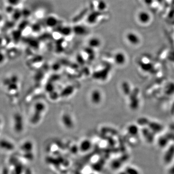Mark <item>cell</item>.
<instances>
[{"mask_svg":"<svg viewBox=\"0 0 174 174\" xmlns=\"http://www.w3.org/2000/svg\"><path fill=\"white\" fill-rule=\"evenodd\" d=\"M1 119H0V125H1Z\"/></svg>","mask_w":174,"mask_h":174,"instance_id":"cell-12","label":"cell"},{"mask_svg":"<svg viewBox=\"0 0 174 174\" xmlns=\"http://www.w3.org/2000/svg\"><path fill=\"white\" fill-rule=\"evenodd\" d=\"M101 13L98 11L92 12L91 13L88 17L87 18V21L90 24H94L96 22L98 18V17L100 16Z\"/></svg>","mask_w":174,"mask_h":174,"instance_id":"cell-5","label":"cell"},{"mask_svg":"<svg viewBox=\"0 0 174 174\" xmlns=\"http://www.w3.org/2000/svg\"><path fill=\"white\" fill-rule=\"evenodd\" d=\"M73 31L76 34L82 35L86 33V29L84 27L81 25H77L73 28Z\"/></svg>","mask_w":174,"mask_h":174,"instance_id":"cell-7","label":"cell"},{"mask_svg":"<svg viewBox=\"0 0 174 174\" xmlns=\"http://www.w3.org/2000/svg\"><path fill=\"white\" fill-rule=\"evenodd\" d=\"M58 21L55 17L50 16L47 18L46 23L48 26L50 27H53L57 24Z\"/></svg>","mask_w":174,"mask_h":174,"instance_id":"cell-8","label":"cell"},{"mask_svg":"<svg viewBox=\"0 0 174 174\" xmlns=\"http://www.w3.org/2000/svg\"><path fill=\"white\" fill-rule=\"evenodd\" d=\"M14 148V145L8 139H2L0 140V149L5 151H11Z\"/></svg>","mask_w":174,"mask_h":174,"instance_id":"cell-3","label":"cell"},{"mask_svg":"<svg viewBox=\"0 0 174 174\" xmlns=\"http://www.w3.org/2000/svg\"><path fill=\"white\" fill-rule=\"evenodd\" d=\"M72 31L73 30L70 28L69 27H64L61 28V33L64 35H68L71 33Z\"/></svg>","mask_w":174,"mask_h":174,"instance_id":"cell-10","label":"cell"},{"mask_svg":"<svg viewBox=\"0 0 174 174\" xmlns=\"http://www.w3.org/2000/svg\"><path fill=\"white\" fill-rule=\"evenodd\" d=\"M137 37H138L137 35H135L134 34H130L127 35L126 38L130 45L132 46H137L139 44V39H134Z\"/></svg>","mask_w":174,"mask_h":174,"instance_id":"cell-4","label":"cell"},{"mask_svg":"<svg viewBox=\"0 0 174 174\" xmlns=\"http://www.w3.org/2000/svg\"><path fill=\"white\" fill-rule=\"evenodd\" d=\"M126 55L122 51H117L114 55V61L115 64L118 66H123L127 61Z\"/></svg>","mask_w":174,"mask_h":174,"instance_id":"cell-2","label":"cell"},{"mask_svg":"<svg viewBox=\"0 0 174 174\" xmlns=\"http://www.w3.org/2000/svg\"><path fill=\"white\" fill-rule=\"evenodd\" d=\"M88 46L92 48H98L101 46V40L99 38L93 37L90 39L88 42Z\"/></svg>","mask_w":174,"mask_h":174,"instance_id":"cell-6","label":"cell"},{"mask_svg":"<svg viewBox=\"0 0 174 174\" xmlns=\"http://www.w3.org/2000/svg\"><path fill=\"white\" fill-rule=\"evenodd\" d=\"M89 100L92 105L95 106L100 105L104 100L103 92L99 88L92 89L90 93Z\"/></svg>","mask_w":174,"mask_h":174,"instance_id":"cell-1","label":"cell"},{"mask_svg":"<svg viewBox=\"0 0 174 174\" xmlns=\"http://www.w3.org/2000/svg\"><path fill=\"white\" fill-rule=\"evenodd\" d=\"M87 11H88V10H87V9H84V10H83L82 12L79 13L78 15H77V16L75 17L73 20L75 21V22H77V21H79V20H80L82 18H84L85 15H86V14H87Z\"/></svg>","mask_w":174,"mask_h":174,"instance_id":"cell-9","label":"cell"},{"mask_svg":"<svg viewBox=\"0 0 174 174\" xmlns=\"http://www.w3.org/2000/svg\"><path fill=\"white\" fill-rule=\"evenodd\" d=\"M97 7L98 10L100 11H101L104 10L106 8L107 5H106V4H105V1H101L98 3Z\"/></svg>","mask_w":174,"mask_h":174,"instance_id":"cell-11","label":"cell"}]
</instances>
